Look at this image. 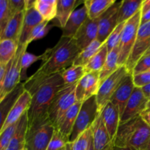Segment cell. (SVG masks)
Listing matches in <instances>:
<instances>
[{
    "label": "cell",
    "mask_w": 150,
    "mask_h": 150,
    "mask_svg": "<svg viewBox=\"0 0 150 150\" xmlns=\"http://www.w3.org/2000/svg\"><path fill=\"white\" fill-rule=\"evenodd\" d=\"M61 73L50 76L32 95V100L27 111L28 127L35 122L48 117V111L53 99L59 91L64 87Z\"/></svg>",
    "instance_id": "2"
},
{
    "label": "cell",
    "mask_w": 150,
    "mask_h": 150,
    "mask_svg": "<svg viewBox=\"0 0 150 150\" xmlns=\"http://www.w3.org/2000/svg\"><path fill=\"white\" fill-rule=\"evenodd\" d=\"M26 11V10H25ZM25 11L21 12L11 18L0 40H13L18 42L23 26Z\"/></svg>",
    "instance_id": "25"
},
{
    "label": "cell",
    "mask_w": 150,
    "mask_h": 150,
    "mask_svg": "<svg viewBox=\"0 0 150 150\" xmlns=\"http://www.w3.org/2000/svg\"><path fill=\"white\" fill-rule=\"evenodd\" d=\"M43 18L38 13L35 7H32L25 11L23 26L18 41V45H29L28 40L33 29L43 21Z\"/></svg>",
    "instance_id": "19"
},
{
    "label": "cell",
    "mask_w": 150,
    "mask_h": 150,
    "mask_svg": "<svg viewBox=\"0 0 150 150\" xmlns=\"http://www.w3.org/2000/svg\"><path fill=\"white\" fill-rule=\"evenodd\" d=\"M149 10H150V0H143V2H142V8H141L142 14L146 13Z\"/></svg>",
    "instance_id": "47"
},
{
    "label": "cell",
    "mask_w": 150,
    "mask_h": 150,
    "mask_svg": "<svg viewBox=\"0 0 150 150\" xmlns=\"http://www.w3.org/2000/svg\"><path fill=\"white\" fill-rule=\"evenodd\" d=\"M59 150H66V149H65V147H64V148H62V149H59Z\"/></svg>",
    "instance_id": "56"
},
{
    "label": "cell",
    "mask_w": 150,
    "mask_h": 150,
    "mask_svg": "<svg viewBox=\"0 0 150 150\" xmlns=\"http://www.w3.org/2000/svg\"><path fill=\"white\" fill-rule=\"evenodd\" d=\"M92 137L95 150H113L114 143L112 141L105 125L103 122L100 114L91 127Z\"/></svg>",
    "instance_id": "14"
},
{
    "label": "cell",
    "mask_w": 150,
    "mask_h": 150,
    "mask_svg": "<svg viewBox=\"0 0 150 150\" xmlns=\"http://www.w3.org/2000/svg\"><path fill=\"white\" fill-rule=\"evenodd\" d=\"M76 84L66 86L59 91L53 99L48 111V117L54 127L67 110L76 102Z\"/></svg>",
    "instance_id": "6"
},
{
    "label": "cell",
    "mask_w": 150,
    "mask_h": 150,
    "mask_svg": "<svg viewBox=\"0 0 150 150\" xmlns=\"http://www.w3.org/2000/svg\"><path fill=\"white\" fill-rule=\"evenodd\" d=\"M31 100H32L31 94L28 91L24 90V92L21 95V96L16 100V102L13 105V108L10 110L1 133L6 128H7L9 126L15 124L19 121L21 117L29 109Z\"/></svg>",
    "instance_id": "18"
},
{
    "label": "cell",
    "mask_w": 150,
    "mask_h": 150,
    "mask_svg": "<svg viewBox=\"0 0 150 150\" xmlns=\"http://www.w3.org/2000/svg\"><path fill=\"white\" fill-rule=\"evenodd\" d=\"M134 89L135 85L133 83V74L130 73L126 76L110 100V102L118 108L121 116Z\"/></svg>",
    "instance_id": "16"
},
{
    "label": "cell",
    "mask_w": 150,
    "mask_h": 150,
    "mask_svg": "<svg viewBox=\"0 0 150 150\" xmlns=\"http://www.w3.org/2000/svg\"><path fill=\"white\" fill-rule=\"evenodd\" d=\"M140 117H142V120L150 126V109L149 108H146L145 111H144L141 114Z\"/></svg>",
    "instance_id": "46"
},
{
    "label": "cell",
    "mask_w": 150,
    "mask_h": 150,
    "mask_svg": "<svg viewBox=\"0 0 150 150\" xmlns=\"http://www.w3.org/2000/svg\"><path fill=\"white\" fill-rule=\"evenodd\" d=\"M48 24V21H43L42 23L38 24V26L33 29V31L32 32V34H31L30 37H29V40H28V43H29V45L32 42V41H35V38L38 36V34H39L40 32V31L42 30L45 26H46Z\"/></svg>",
    "instance_id": "43"
},
{
    "label": "cell",
    "mask_w": 150,
    "mask_h": 150,
    "mask_svg": "<svg viewBox=\"0 0 150 150\" xmlns=\"http://www.w3.org/2000/svg\"><path fill=\"white\" fill-rule=\"evenodd\" d=\"M100 86V72L86 73L76 86V97L77 101L83 103L92 97L96 96Z\"/></svg>",
    "instance_id": "12"
},
{
    "label": "cell",
    "mask_w": 150,
    "mask_h": 150,
    "mask_svg": "<svg viewBox=\"0 0 150 150\" xmlns=\"http://www.w3.org/2000/svg\"><path fill=\"white\" fill-rule=\"evenodd\" d=\"M18 124V122L9 126L7 128H6L0 133V150L7 149L12 138L14 136Z\"/></svg>",
    "instance_id": "39"
},
{
    "label": "cell",
    "mask_w": 150,
    "mask_h": 150,
    "mask_svg": "<svg viewBox=\"0 0 150 150\" xmlns=\"http://www.w3.org/2000/svg\"><path fill=\"white\" fill-rule=\"evenodd\" d=\"M42 59V54L39 56L34 55V54L28 53L27 51L24 53L22 56L21 59V80H25L26 81L29 78L27 77L26 75V71L27 69L32 65L33 63L36 62Z\"/></svg>",
    "instance_id": "36"
},
{
    "label": "cell",
    "mask_w": 150,
    "mask_h": 150,
    "mask_svg": "<svg viewBox=\"0 0 150 150\" xmlns=\"http://www.w3.org/2000/svg\"><path fill=\"white\" fill-rule=\"evenodd\" d=\"M86 150H95V149H94V146H93V141H92V137H91L89 146H88L87 149Z\"/></svg>",
    "instance_id": "50"
},
{
    "label": "cell",
    "mask_w": 150,
    "mask_h": 150,
    "mask_svg": "<svg viewBox=\"0 0 150 150\" xmlns=\"http://www.w3.org/2000/svg\"><path fill=\"white\" fill-rule=\"evenodd\" d=\"M149 54H150V47H149V49H148L147 51H146V52L145 53V54H144V56H146V55H149ZM144 56H143V57H144Z\"/></svg>",
    "instance_id": "54"
},
{
    "label": "cell",
    "mask_w": 150,
    "mask_h": 150,
    "mask_svg": "<svg viewBox=\"0 0 150 150\" xmlns=\"http://www.w3.org/2000/svg\"><path fill=\"white\" fill-rule=\"evenodd\" d=\"M18 42L13 40H0V64H7L16 56Z\"/></svg>",
    "instance_id": "31"
},
{
    "label": "cell",
    "mask_w": 150,
    "mask_h": 150,
    "mask_svg": "<svg viewBox=\"0 0 150 150\" xmlns=\"http://www.w3.org/2000/svg\"><path fill=\"white\" fill-rule=\"evenodd\" d=\"M23 150H26V149H25V148H24V149H23Z\"/></svg>",
    "instance_id": "57"
},
{
    "label": "cell",
    "mask_w": 150,
    "mask_h": 150,
    "mask_svg": "<svg viewBox=\"0 0 150 150\" xmlns=\"http://www.w3.org/2000/svg\"><path fill=\"white\" fill-rule=\"evenodd\" d=\"M142 12H138L130 20L126 21L122 35L120 44L119 65L125 66L130 57L131 51L136 42L138 31L141 26Z\"/></svg>",
    "instance_id": "7"
},
{
    "label": "cell",
    "mask_w": 150,
    "mask_h": 150,
    "mask_svg": "<svg viewBox=\"0 0 150 150\" xmlns=\"http://www.w3.org/2000/svg\"><path fill=\"white\" fill-rule=\"evenodd\" d=\"M113 150H135L132 148L129 147H117V146H114V149Z\"/></svg>",
    "instance_id": "51"
},
{
    "label": "cell",
    "mask_w": 150,
    "mask_h": 150,
    "mask_svg": "<svg viewBox=\"0 0 150 150\" xmlns=\"http://www.w3.org/2000/svg\"><path fill=\"white\" fill-rule=\"evenodd\" d=\"M141 89H142V92H143L144 95L146 97V99L150 101V83L146 85V86H144V87L141 88Z\"/></svg>",
    "instance_id": "49"
},
{
    "label": "cell",
    "mask_w": 150,
    "mask_h": 150,
    "mask_svg": "<svg viewBox=\"0 0 150 150\" xmlns=\"http://www.w3.org/2000/svg\"><path fill=\"white\" fill-rule=\"evenodd\" d=\"M70 143V138L63 134L57 128L54 129V133L49 142L47 150H59L64 148Z\"/></svg>",
    "instance_id": "34"
},
{
    "label": "cell",
    "mask_w": 150,
    "mask_h": 150,
    "mask_svg": "<svg viewBox=\"0 0 150 150\" xmlns=\"http://www.w3.org/2000/svg\"><path fill=\"white\" fill-rule=\"evenodd\" d=\"M80 51L73 38L61 37L53 48H48L42 54V65L35 74L23 83L25 90L31 95H33L48 78L73 65Z\"/></svg>",
    "instance_id": "1"
},
{
    "label": "cell",
    "mask_w": 150,
    "mask_h": 150,
    "mask_svg": "<svg viewBox=\"0 0 150 150\" xmlns=\"http://www.w3.org/2000/svg\"><path fill=\"white\" fill-rule=\"evenodd\" d=\"M81 102L77 101L73 106L70 107L67 112L60 118L56 125V128L58 129L64 135L70 138L73 130V126L76 122L78 114L81 106Z\"/></svg>",
    "instance_id": "23"
},
{
    "label": "cell",
    "mask_w": 150,
    "mask_h": 150,
    "mask_svg": "<svg viewBox=\"0 0 150 150\" xmlns=\"http://www.w3.org/2000/svg\"><path fill=\"white\" fill-rule=\"evenodd\" d=\"M135 87L142 88L150 83V72L146 71L139 74L133 75Z\"/></svg>",
    "instance_id": "42"
},
{
    "label": "cell",
    "mask_w": 150,
    "mask_h": 150,
    "mask_svg": "<svg viewBox=\"0 0 150 150\" xmlns=\"http://www.w3.org/2000/svg\"><path fill=\"white\" fill-rule=\"evenodd\" d=\"M57 0H35L34 7L44 21L54 20L57 14Z\"/></svg>",
    "instance_id": "30"
},
{
    "label": "cell",
    "mask_w": 150,
    "mask_h": 150,
    "mask_svg": "<svg viewBox=\"0 0 150 150\" xmlns=\"http://www.w3.org/2000/svg\"><path fill=\"white\" fill-rule=\"evenodd\" d=\"M148 71H149V72H150V69H149V70H148Z\"/></svg>",
    "instance_id": "58"
},
{
    "label": "cell",
    "mask_w": 150,
    "mask_h": 150,
    "mask_svg": "<svg viewBox=\"0 0 150 150\" xmlns=\"http://www.w3.org/2000/svg\"><path fill=\"white\" fill-rule=\"evenodd\" d=\"M65 149H66V147H65ZM66 150H67V149H66Z\"/></svg>",
    "instance_id": "59"
},
{
    "label": "cell",
    "mask_w": 150,
    "mask_h": 150,
    "mask_svg": "<svg viewBox=\"0 0 150 150\" xmlns=\"http://www.w3.org/2000/svg\"><path fill=\"white\" fill-rule=\"evenodd\" d=\"M55 127L49 118L35 122L28 127L26 136V150H47Z\"/></svg>",
    "instance_id": "4"
},
{
    "label": "cell",
    "mask_w": 150,
    "mask_h": 150,
    "mask_svg": "<svg viewBox=\"0 0 150 150\" xmlns=\"http://www.w3.org/2000/svg\"><path fill=\"white\" fill-rule=\"evenodd\" d=\"M146 108H149V109H150V101H149L147 103V106H146Z\"/></svg>",
    "instance_id": "55"
},
{
    "label": "cell",
    "mask_w": 150,
    "mask_h": 150,
    "mask_svg": "<svg viewBox=\"0 0 150 150\" xmlns=\"http://www.w3.org/2000/svg\"><path fill=\"white\" fill-rule=\"evenodd\" d=\"M150 69V54L142 57L135 65L132 74L136 75L148 71Z\"/></svg>",
    "instance_id": "40"
},
{
    "label": "cell",
    "mask_w": 150,
    "mask_h": 150,
    "mask_svg": "<svg viewBox=\"0 0 150 150\" xmlns=\"http://www.w3.org/2000/svg\"><path fill=\"white\" fill-rule=\"evenodd\" d=\"M54 26V24H48L46 26H45V27L40 31V32L38 34V36L35 38V40H40V39H42L43 38H45V37L48 35V32H50V30H51Z\"/></svg>",
    "instance_id": "44"
},
{
    "label": "cell",
    "mask_w": 150,
    "mask_h": 150,
    "mask_svg": "<svg viewBox=\"0 0 150 150\" xmlns=\"http://www.w3.org/2000/svg\"><path fill=\"white\" fill-rule=\"evenodd\" d=\"M99 114L96 96L82 103L70 135V142H73L82 133L91 128Z\"/></svg>",
    "instance_id": "5"
},
{
    "label": "cell",
    "mask_w": 150,
    "mask_h": 150,
    "mask_svg": "<svg viewBox=\"0 0 150 150\" xmlns=\"http://www.w3.org/2000/svg\"><path fill=\"white\" fill-rule=\"evenodd\" d=\"M104 44L105 43H103L98 39L94 40L92 43L89 44L88 46H86L79 52L76 58L75 59L73 65L85 67L86 64L90 61L91 59L100 50Z\"/></svg>",
    "instance_id": "29"
},
{
    "label": "cell",
    "mask_w": 150,
    "mask_h": 150,
    "mask_svg": "<svg viewBox=\"0 0 150 150\" xmlns=\"http://www.w3.org/2000/svg\"><path fill=\"white\" fill-rule=\"evenodd\" d=\"M11 18L8 0H0V38Z\"/></svg>",
    "instance_id": "37"
},
{
    "label": "cell",
    "mask_w": 150,
    "mask_h": 150,
    "mask_svg": "<svg viewBox=\"0 0 150 150\" xmlns=\"http://www.w3.org/2000/svg\"><path fill=\"white\" fill-rule=\"evenodd\" d=\"M150 139V126L139 117L120 124L114 146L143 150Z\"/></svg>",
    "instance_id": "3"
},
{
    "label": "cell",
    "mask_w": 150,
    "mask_h": 150,
    "mask_svg": "<svg viewBox=\"0 0 150 150\" xmlns=\"http://www.w3.org/2000/svg\"><path fill=\"white\" fill-rule=\"evenodd\" d=\"M7 64H0V88H1V84L4 81V76H5L6 72H7Z\"/></svg>",
    "instance_id": "45"
},
{
    "label": "cell",
    "mask_w": 150,
    "mask_h": 150,
    "mask_svg": "<svg viewBox=\"0 0 150 150\" xmlns=\"http://www.w3.org/2000/svg\"><path fill=\"white\" fill-rule=\"evenodd\" d=\"M125 23L126 22L119 23V24L117 26V27L112 31V32L110 34L108 38H107L105 43V45H106L108 52L112 51L114 48L120 46L122 35V32H123V29H124Z\"/></svg>",
    "instance_id": "35"
},
{
    "label": "cell",
    "mask_w": 150,
    "mask_h": 150,
    "mask_svg": "<svg viewBox=\"0 0 150 150\" xmlns=\"http://www.w3.org/2000/svg\"><path fill=\"white\" fill-rule=\"evenodd\" d=\"M129 73L130 72L125 66H121L115 73L100 83L99 90L96 95L97 103L100 113L105 105L110 102L111 97Z\"/></svg>",
    "instance_id": "9"
},
{
    "label": "cell",
    "mask_w": 150,
    "mask_h": 150,
    "mask_svg": "<svg viewBox=\"0 0 150 150\" xmlns=\"http://www.w3.org/2000/svg\"><path fill=\"white\" fill-rule=\"evenodd\" d=\"M24 90L23 83H20L0 102V133L2 130L10 110Z\"/></svg>",
    "instance_id": "22"
},
{
    "label": "cell",
    "mask_w": 150,
    "mask_h": 150,
    "mask_svg": "<svg viewBox=\"0 0 150 150\" xmlns=\"http://www.w3.org/2000/svg\"><path fill=\"white\" fill-rule=\"evenodd\" d=\"M119 57H120V46L114 48L108 52L106 61L103 68L100 71V83L105 80L111 75L115 73L120 67L119 65Z\"/></svg>",
    "instance_id": "27"
},
{
    "label": "cell",
    "mask_w": 150,
    "mask_h": 150,
    "mask_svg": "<svg viewBox=\"0 0 150 150\" xmlns=\"http://www.w3.org/2000/svg\"><path fill=\"white\" fill-rule=\"evenodd\" d=\"M9 10L12 17L26 10V0H8Z\"/></svg>",
    "instance_id": "41"
},
{
    "label": "cell",
    "mask_w": 150,
    "mask_h": 150,
    "mask_svg": "<svg viewBox=\"0 0 150 150\" xmlns=\"http://www.w3.org/2000/svg\"><path fill=\"white\" fill-rule=\"evenodd\" d=\"M103 122L105 125L106 130H108L112 141L115 142L116 136L120 125V115L118 108L113 105L111 102H108L100 113Z\"/></svg>",
    "instance_id": "17"
},
{
    "label": "cell",
    "mask_w": 150,
    "mask_h": 150,
    "mask_svg": "<svg viewBox=\"0 0 150 150\" xmlns=\"http://www.w3.org/2000/svg\"><path fill=\"white\" fill-rule=\"evenodd\" d=\"M148 102L149 100L144 96L142 89L135 87L121 116L120 124L139 117L146 109Z\"/></svg>",
    "instance_id": "13"
},
{
    "label": "cell",
    "mask_w": 150,
    "mask_h": 150,
    "mask_svg": "<svg viewBox=\"0 0 150 150\" xmlns=\"http://www.w3.org/2000/svg\"><path fill=\"white\" fill-rule=\"evenodd\" d=\"M28 45H18L16 56L7 64V72L0 88V102L21 83V59Z\"/></svg>",
    "instance_id": "8"
},
{
    "label": "cell",
    "mask_w": 150,
    "mask_h": 150,
    "mask_svg": "<svg viewBox=\"0 0 150 150\" xmlns=\"http://www.w3.org/2000/svg\"><path fill=\"white\" fill-rule=\"evenodd\" d=\"M86 73L84 67L73 64L61 72V76L65 86H71L78 83Z\"/></svg>",
    "instance_id": "32"
},
{
    "label": "cell",
    "mask_w": 150,
    "mask_h": 150,
    "mask_svg": "<svg viewBox=\"0 0 150 150\" xmlns=\"http://www.w3.org/2000/svg\"><path fill=\"white\" fill-rule=\"evenodd\" d=\"M122 1H117L99 18L97 39L103 43H105L110 34L119 24V10Z\"/></svg>",
    "instance_id": "11"
},
{
    "label": "cell",
    "mask_w": 150,
    "mask_h": 150,
    "mask_svg": "<svg viewBox=\"0 0 150 150\" xmlns=\"http://www.w3.org/2000/svg\"><path fill=\"white\" fill-rule=\"evenodd\" d=\"M98 21L99 19L91 20L88 18L76 32L73 39L76 41V45L80 51L97 40L98 34Z\"/></svg>",
    "instance_id": "15"
},
{
    "label": "cell",
    "mask_w": 150,
    "mask_h": 150,
    "mask_svg": "<svg viewBox=\"0 0 150 150\" xmlns=\"http://www.w3.org/2000/svg\"><path fill=\"white\" fill-rule=\"evenodd\" d=\"M66 149L67 150H72V144L71 142H70V143L67 144V145H66Z\"/></svg>",
    "instance_id": "52"
},
{
    "label": "cell",
    "mask_w": 150,
    "mask_h": 150,
    "mask_svg": "<svg viewBox=\"0 0 150 150\" xmlns=\"http://www.w3.org/2000/svg\"><path fill=\"white\" fill-rule=\"evenodd\" d=\"M116 2L115 0H85L83 5L87 10L88 18L91 20H97Z\"/></svg>",
    "instance_id": "26"
},
{
    "label": "cell",
    "mask_w": 150,
    "mask_h": 150,
    "mask_svg": "<svg viewBox=\"0 0 150 150\" xmlns=\"http://www.w3.org/2000/svg\"><path fill=\"white\" fill-rule=\"evenodd\" d=\"M92 137V130L88 129L82 133L72 144V150H86Z\"/></svg>",
    "instance_id": "38"
},
{
    "label": "cell",
    "mask_w": 150,
    "mask_h": 150,
    "mask_svg": "<svg viewBox=\"0 0 150 150\" xmlns=\"http://www.w3.org/2000/svg\"><path fill=\"white\" fill-rule=\"evenodd\" d=\"M108 54V51L105 43L100 48V50L91 59L90 61L84 67L86 73L100 71L105 64Z\"/></svg>",
    "instance_id": "33"
},
{
    "label": "cell",
    "mask_w": 150,
    "mask_h": 150,
    "mask_svg": "<svg viewBox=\"0 0 150 150\" xmlns=\"http://www.w3.org/2000/svg\"><path fill=\"white\" fill-rule=\"evenodd\" d=\"M28 130L27 111L23 114L18 121L15 134L6 150H23L26 145V136Z\"/></svg>",
    "instance_id": "24"
},
{
    "label": "cell",
    "mask_w": 150,
    "mask_h": 150,
    "mask_svg": "<svg viewBox=\"0 0 150 150\" xmlns=\"http://www.w3.org/2000/svg\"><path fill=\"white\" fill-rule=\"evenodd\" d=\"M83 2L84 1L81 0H57V14L54 18L57 22V26L63 29L76 7Z\"/></svg>",
    "instance_id": "21"
},
{
    "label": "cell",
    "mask_w": 150,
    "mask_h": 150,
    "mask_svg": "<svg viewBox=\"0 0 150 150\" xmlns=\"http://www.w3.org/2000/svg\"><path fill=\"white\" fill-rule=\"evenodd\" d=\"M143 0H123L119 10V23L130 20L142 8Z\"/></svg>",
    "instance_id": "28"
},
{
    "label": "cell",
    "mask_w": 150,
    "mask_h": 150,
    "mask_svg": "<svg viewBox=\"0 0 150 150\" xmlns=\"http://www.w3.org/2000/svg\"><path fill=\"white\" fill-rule=\"evenodd\" d=\"M87 18V10L84 5L75 10L69 18L64 27L62 29V37L67 38H74L79 28Z\"/></svg>",
    "instance_id": "20"
},
{
    "label": "cell",
    "mask_w": 150,
    "mask_h": 150,
    "mask_svg": "<svg viewBox=\"0 0 150 150\" xmlns=\"http://www.w3.org/2000/svg\"><path fill=\"white\" fill-rule=\"evenodd\" d=\"M143 150H150V139L149 142H148L147 144L146 145V146H145V148Z\"/></svg>",
    "instance_id": "53"
},
{
    "label": "cell",
    "mask_w": 150,
    "mask_h": 150,
    "mask_svg": "<svg viewBox=\"0 0 150 150\" xmlns=\"http://www.w3.org/2000/svg\"><path fill=\"white\" fill-rule=\"evenodd\" d=\"M150 47V21L142 24L138 31L136 42L130 57L125 66L132 73L136 63L144 55Z\"/></svg>",
    "instance_id": "10"
},
{
    "label": "cell",
    "mask_w": 150,
    "mask_h": 150,
    "mask_svg": "<svg viewBox=\"0 0 150 150\" xmlns=\"http://www.w3.org/2000/svg\"><path fill=\"white\" fill-rule=\"evenodd\" d=\"M150 21V10L146 13L142 14V18H141V25L145 23Z\"/></svg>",
    "instance_id": "48"
}]
</instances>
